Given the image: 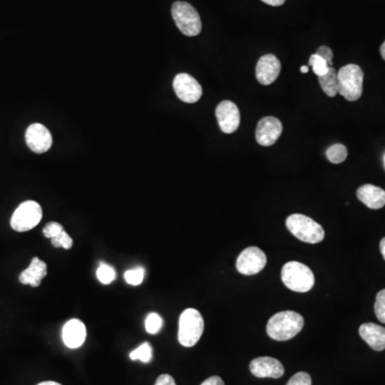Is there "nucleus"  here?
<instances>
[{
    "mask_svg": "<svg viewBox=\"0 0 385 385\" xmlns=\"http://www.w3.org/2000/svg\"><path fill=\"white\" fill-rule=\"evenodd\" d=\"M96 278L99 280L100 282L103 285H110V282H114L116 278V272L112 266H108V264H101L99 269L96 270Z\"/></svg>",
    "mask_w": 385,
    "mask_h": 385,
    "instance_id": "nucleus-23",
    "label": "nucleus"
},
{
    "mask_svg": "<svg viewBox=\"0 0 385 385\" xmlns=\"http://www.w3.org/2000/svg\"><path fill=\"white\" fill-rule=\"evenodd\" d=\"M154 385H176V382L170 375H160Z\"/></svg>",
    "mask_w": 385,
    "mask_h": 385,
    "instance_id": "nucleus-31",
    "label": "nucleus"
},
{
    "mask_svg": "<svg viewBox=\"0 0 385 385\" xmlns=\"http://www.w3.org/2000/svg\"><path fill=\"white\" fill-rule=\"evenodd\" d=\"M338 93L347 101L354 102L360 99L363 92L364 73L356 64H347L337 72Z\"/></svg>",
    "mask_w": 385,
    "mask_h": 385,
    "instance_id": "nucleus-5",
    "label": "nucleus"
},
{
    "mask_svg": "<svg viewBox=\"0 0 385 385\" xmlns=\"http://www.w3.org/2000/svg\"><path fill=\"white\" fill-rule=\"evenodd\" d=\"M286 385H312V378L308 372H298L288 381Z\"/></svg>",
    "mask_w": 385,
    "mask_h": 385,
    "instance_id": "nucleus-29",
    "label": "nucleus"
},
{
    "mask_svg": "<svg viewBox=\"0 0 385 385\" xmlns=\"http://www.w3.org/2000/svg\"><path fill=\"white\" fill-rule=\"evenodd\" d=\"M87 337L85 324L78 319H72L64 324L62 329V340L70 349H77L83 346Z\"/></svg>",
    "mask_w": 385,
    "mask_h": 385,
    "instance_id": "nucleus-15",
    "label": "nucleus"
},
{
    "mask_svg": "<svg viewBox=\"0 0 385 385\" xmlns=\"http://www.w3.org/2000/svg\"><path fill=\"white\" fill-rule=\"evenodd\" d=\"M172 19L184 36L196 37L202 31V24L195 8L184 1H176L172 8Z\"/></svg>",
    "mask_w": 385,
    "mask_h": 385,
    "instance_id": "nucleus-6",
    "label": "nucleus"
},
{
    "mask_svg": "<svg viewBox=\"0 0 385 385\" xmlns=\"http://www.w3.org/2000/svg\"><path fill=\"white\" fill-rule=\"evenodd\" d=\"M319 84L324 93L330 98H334L338 94V77L334 67H330L324 75L319 76Z\"/></svg>",
    "mask_w": 385,
    "mask_h": 385,
    "instance_id": "nucleus-19",
    "label": "nucleus"
},
{
    "mask_svg": "<svg viewBox=\"0 0 385 385\" xmlns=\"http://www.w3.org/2000/svg\"><path fill=\"white\" fill-rule=\"evenodd\" d=\"M316 54L328 62L329 67H333V52L330 47H328V46H320L317 50Z\"/></svg>",
    "mask_w": 385,
    "mask_h": 385,
    "instance_id": "nucleus-30",
    "label": "nucleus"
},
{
    "mask_svg": "<svg viewBox=\"0 0 385 385\" xmlns=\"http://www.w3.org/2000/svg\"><path fill=\"white\" fill-rule=\"evenodd\" d=\"M360 336L375 351L385 349V328L375 324H364L360 326Z\"/></svg>",
    "mask_w": 385,
    "mask_h": 385,
    "instance_id": "nucleus-18",
    "label": "nucleus"
},
{
    "mask_svg": "<svg viewBox=\"0 0 385 385\" xmlns=\"http://www.w3.org/2000/svg\"><path fill=\"white\" fill-rule=\"evenodd\" d=\"M204 330V321L202 314L195 308H188L179 319L178 340L186 348L195 346Z\"/></svg>",
    "mask_w": 385,
    "mask_h": 385,
    "instance_id": "nucleus-3",
    "label": "nucleus"
},
{
    "mask_svg": "<svg viewBox=\"0 0 385 385\" xmlns=\"http://www.w3.org/2000/svg\"><path fill=\"white\" fill-rule=\"evenodd\" d=\"M174 90L176 96L184 103H196L202 96V88L190 74L180 73L174 77Z\"/></svg>",
    "mask_w": 385,
    "mask_h": 385,
    "instance_id": "nucleus-9",
    "label": "nucleus"
},
{
    "mask_svg": "<svg viewBox=\"0 0 385 385\" xmlns=\"http://www.w3.org/2000/svg\"><path fill=\"white\" fill-rule=\"evenodd\" d=\"M52 244L54 248H63L64 250H70L73 246V240L68 234V232L63 230L56 238L52 239Z\"/></svg>",
    "mask_w": 385,
    "mask_h": 385,
    "instance_id": "nucleus-27",
    "label": "nucleus"
},
{
    "mask_svg": "<svg viewBox=\"0 0 385 385\" xmlns=\"http://www.w3.org/2000/svg\"><path fill=\"white\" fill-rule=\"evenodd\" d=\"M38 385H62L55 381H45V382L39 383Z\"/></svg>",
    "mask_w": 385,
    "mask_h": 385,
    "instance_id": "nucleus-35",
    "label": "nucleus"
},
{
    "mask_svg": "<svg viewBox=\"0 0 385 385\" xmlns=\"http://www.w3.org/2000/svg\"><path fill=\"white\" fill-rule=\"evenodd\" d=\"M301 72H302V73H308V66H303V67H301Z\"/></svg>",
    "mask_w": 385,
    "mask_h": 385,
    "instance_id": "nucleus-37",
    "label": "nucleus"
},
{
    "mask_svg": "<svg viewBox=\"0 0 385 385\" xmlns=\"http://www.w3.org/2000/svg\"><path fill=\"white\" fill-rule=\"evenodd\" d=\"M63 226L57 222H48L43 228V234L48 239H54L63 232Z\"/></svg>",
    "mask_w": 385,
    "mask_h": 385,
    "instance_id": "nucleus-28",
    "label": "nucleus"
},
{
    "mask_svg": "<svg viewBox=\"0 0 385 385\" xmlns=\"http://www.w3.org/2000/svg\"><path fill=\"white\" fill-rule=\"evenodd\" d=\"M47 275V266L43 260L39 259L38 257H33L29 266L21 273L20 282L23 285L39 287L42 280Z\"/></svg>",
    "mask_w": 385,
    "mask_h": 385,
    "instance_id": "nucleus-16",
    "label": "nucleus"
},
{
    "mask_svg": "<svg viewBox=\"0 0 385 385\" xmlns=\"http://www.w3.org/2000/svg\"><path fill=\"white\" fill-rule=\"evenodd\" d=\"M326 158L333 164H340L345 162L348 156L346 146L342 144H335L326 150Z\"/></svg>",
    "mask_w": 385,
    "mask_h": 385,
    "instance_id": "nucleus-20",
    "label": "nucleus"
},
{
    "mask_svg": "<svg viewBox=\"0 0 385 385\" xmlns=\"http://www.w3.org/2000/svg\"><path fill=\"white\" fill-rule=\"evenodd\" d=\"M304 318L298 312L285 310L271 317L266 324V332L272 340L286 342L302 331Z\"/></svg>",
    "mask_w": 385,
    "mask_h": 385,
    "instance_id": "nucleus-1",
    "label": "nucleus"
},
{
    "mask_svg": "<svg viewBox=\"0 0 385 385\" xmlns=\"http://www.w3.org/2000/svg\"><path fill=\"white\" fill-rule=\"evenodd\" d=\"M282 280L294 292H308L315 285V275L308 266L298 262H287L282 269Z\"/></svg>",
    "mask_w": 385,
    "mask_h": 385,
    "instance_id": "nucleus-4",
    "label": "nucleus"
},
{
    "mask_svg": "<svg viewBox=\"0 0 385 385\" xmlns=\"http://www.w3.org/2000/svg\"><path fill=\"white\" fill-rule=\"evenodd\" d=\"M202 385H225V383L220 377L213 376L204 380Z\"/></svg>",
    "mask_w": 385,
    "mask_h": 385,
    "instance_id": "nucleus-32",
    "label": "nucleus"
},
{
    "mask_svg": "<svg viewBox=\"0 0 385 385\" xmlns=\"http://www.w3.org/2000/svg\"><path fill=\"white\" fill-rule=\"evenodd\" d=\"M266 264V256L259 248H246L239 255L236 259V270L243 275H255L262 272Z\"/></svg>",
    "mask_w": 385,
    "mask_h": 385,
    "instance_id": "nucleus-8",
    "label": "nucleus"
},
{
    "mask_svg": "<svg viewBox=\"0 0 385 385\" xmlns=\"http://www.w3.org/2000/svg\"><path fill=\"white\" fill-rule=\"evenodd\" d=\"M153 358V349L149 342H144L137 349L130 353V358L132 361H142V363L151 362Z\"/></svg>",
    "mask_w": 385,
    "mask_h": 385,
    "instance_id": "nucleus-21",
    "label": "nucleus"
},
{
    "mask_svg": "<svg viewBox=\"0 0 385 385\" xmlns=\"http://www.w3.org/2000/svg\"><path fill=\"white\" fill-rule=\"evenodd\" d=\"M124 278H126V282L132 286H138L142 284V280L144 278V269L139 266V268L132 269V270L126 271L124 274Z\"/></svg>",
    "mask_w": 385,
    "mask_h": 385,
    "instance_id": "nucleus-25",
    "label": "nucleus"
},
{
    "mask_svg": "<svg viewBox=\"0 0 385 385\" xmlns=\"http://www.w3.org/2000/svg\"><path fill=\"white\" fill-rule=\"evenodd\" d=\"M384 163H385V156H384Z\"/></svg>",
    "mask_w": 385,
    "mask_h": 385,
    "instance_id": "nucleus-38",
    "label": "nucleus"
},
{
    "mask_svg": "<svg viewBox=\"0 0 385 385\" xmlns=\"http://www.w3.org/2000/svg\"><path fill=\"white\" fill-rule=\"evenodd\" d=\"M358 200L370 209H381L385 206V190L372 184H365L356 192Z\"/></svg>",
    "mask_w": 385,
    "mask_h": 385,
    "instance_id": "nucleus-17",
    "label": "nucleus"
},
{
    "mask_svg": "<svg viewBox=\"0 0 385 385\" xmlns=\"http://www.w3.org/2000/svg\"><path fill=\"white\" fill-rule=\"evenodd\" d=\"M380 250L381 254H382L383 258H384L385 260V238H383L382 240H381Z\"/></svg>",
    "mask_w": 385,
    "mask_h": 385,
    "instance_id": "nucleus-34",
    "label": "nucleus"
},
{
    "mask_svg": "<svg viewBox=\"0 0 385 385\" xmlns=\"http://www.w3.org/2000/svg\"><path fill=\"white\" fill-rule=\"evenodd\" d=\"M144 328L149 334H158L163 328V318L156 312H151L148 315L144 322Z\"/></svg>",
    "mask_w": 385,
    "mask_h": 385,
    "instance_id": "nucleus-22",
    "label": "nucleus"
},
{
    "mask_svg": "<svg viewBox=\"0 0 385 385\" xmlns=\"http://www.w3.org/2000/svg\"><path fill=\"white\" fill-rule=\"evenodd\" d=\"M250 372L257 378L278 379L285 374L282 363L269 356L254 358L250 363Z\"/></svg>",
    "mask_w": 385,
    "mask_h": 385,
    "instance_id": "nucleus-14",
    "label": "nucleus"
},
{
    "mask_svg": "<svg viewBox=\"0 0 385 385\" xmlns=\"http://www.w3.org/2000/svg\"><path fill=\"white\" fill-rule=\"evenodd\" d=\"M43 218L41 206L33 200H27L20 204L11 218V227L17 232L33 229Z\"/></svg>",
    "mask_w": 385,
    "mask_h": 385,
    "instance_id": "nucleus-7",
    "label": "nucleus"
},
{
    "mask_svg": "<svg viewBox=\"0 0 385 385\" xmlns=\"http://www.w3.org/2000/svg\"><path fill=\"white\" fill-rule=\"evenodd\" d=\"M216 116L220 131L224 133H234L240 126V110L234 102H220L216 107Z\"/></svg>",
    "mask_w": 385,
    "mask_h": 385,
    "instance_id": "nucleus-12",
    "label": "nucleus"
},
{
    "mask_svg": "<svg viewBox=\"0 0 385 385\" xmlns=\"http://www.w3.org/2000/svg\"><path fill=\"white\" fill-rule=\"evenodd\" d=\"M308 64L312 68V71H314V73L316 74L318 77L319 76L324 75V74L329 71V69H330L328 62H326L324 58L317 55V54L310 56Z\"/></svg>",
    "mask_w": 385,
    "mask_h": 385,
    "instance_id": "nucleus-24",
    "label": "nucleus"
},
{
    "mask_svg": "<svg viewBox=\"0 0 385 385\" xmlns=\"http://www.w3.org/2000/svg\"><path fill=\"white\" fill-rule=\"evenodd\" d=\"M282 133V124L275 117H264L257 124L256 142L262 147H270L278 142Z\"/></svg>",
    "mask_w": 385,
    "mask_h": 385,
    "instance_id": "nucleus-11",
    "label": "nucleus"
},
{
    "mask_svg": "<svg viewBox=\"0 0 385 385\" xmlns=\"http://www.w3.org/2000/svg\"><path fill=\"white\" fill-rule=\"evenodd\" d=\"M286 226L296 239L306 243H320L326 236L320 224L303 214H292L287 218Z\"/></svg>",
    "mask_w": 385,
    "mask_h": 385,
    "instance_id": "nucleus-2",
    "label": "nucleus"
},
{
    "mask_svg": "<svg viewBox=\"0 0 385 385\" xmlns=\"http://www.w3.org/2000/svg\"><path fill=\"white\" fill-rule=\"evenodd\" d=\"M380 53L381 56H382L383 59L385 60V41L383 42L382 45H381Z\"/></svg>",
    "mask_w": 385,
    "mask_h": 385,
    "instance_id": "nucleus-36",
    "label": "nucleus"
},
{
    "mask_svg": "<svg viewBox=\"0 0 385 385\" xmlns=\"http://www.w3.org/2000/svg\"><path fill=\"white\" fill-rule=\"evenodd\" d=\"M264 3L269 6H273V7H278V6H282L286 0H262Z\"/></svg>",
    "mask_w": 385,
    "mask_h": 385,
    "instance_id": "nucleus-33",
    "label": "nucleus"
},
{
    "mask_svg": "<svg viewBox=\"0 0 385 385\" xmlns=\"http://www.w3.org/2000/svg\"><path fill=\"white\" fill-rule=\"evenodd\" d=\"M375 314L379 321L385 324V289L377 294L376 302H375Z\"/></svg>",
    "mask_w": 385,
    "mask_h": 385,
    "instance_id": "nucleus-26",
    "label": "nucleus"
},
{
    "mask_svg": "<svg viewBox=\"0 0 385 385\" xmlns=\"http://www.w3.org/2000/svg\"><path fill=\"white\" fill-rule=\"evenodd\" d=\"M280 70H282V64H280V60L272 54H266L260 58L259 61L257 62V80L262 85H271L278 80Z\"/></svg>",
    "mask_w": 385,
    "mask_h": 385,
    "instance_id": "nucleus-13",
    "label": "nucleus"
},
{
    "mask_svg": "<svg viewBox=\"0 0 385 385\" xmlns=\"http://www.w3.org/2000/svg\"><path fill=\"white\" fill-rule=\"evenodd\" d=\"M25 139L29 149L38 154L45 153L51 149L53 144L51 132L41 123H33L28 126Z\"/></svg>",
    "mask_w": 385,
    "mask_h": 385,
    "instance_id": "nucleus-10",
    "label": "nucleus"
}]
</instances>
